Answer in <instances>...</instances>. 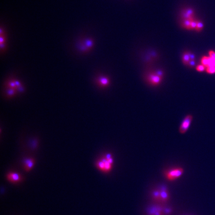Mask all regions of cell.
<instances>
[{
    "mask_svg": "<svg viewBox=\"0 0 215 215\" xmlns=\"http://www.w3.org/2000/svg\"><path fill=\"white\" fill-rule=\"evenodd\" d=\"M114 163V159L110 153H107L97 161L96 166L102 172L109 173L112 170Z\"/></svg>",
    "mask_w": 215,
    "mask_h": 215,
    "instance_id": "1",
    "label": "cell"
},
{
    "mask_svg": "<svg viewBox=\"0 0 215 215\" xmlns=\"http://www.w3.org/2000/svg\"><path fill=\"white\" fill-rule=\"evenodd\" d=\"M184 172L183 168L174 167L164 171V176L169 181H174L181 177Z\"/></svg>",
    "mask_w": 215,
    "mask_h": 215,
    "instance_id": "2",
    "label": "cell"
},
{
    "mask_svg": "<svg viewBox=\"0 0 215 215\" xmlns=\"http://www.w3.org/2000/svg\"><path fill=\"white\" fill-rule=\"evenodd\" d=\"M164 205L160 203H152L146 208V215H164Z\"/></svg>",
    "mask_w": 215,
    "mask_h": 215,
    "instance_id": "3",
    "label": "cell"
},
{
    "mask_svg": "<svg viewBox=\"0 0 215 215\" xmlns=\"http://www.w3.org/2000/svg\"><path fill=\"white\" fill-rule=\"evenodd\" d=\"M147 80L148 83L151 85H158L162 80V75L159 72L149 73L147 76Z\"/></svg>",
    "mask_w": 215,
    "mask_h": 215,
    "instance_id": "4",
    "label": "cell"
},
{
    "mask_svg": "<svg viewBox=\"0 0 215 215\" xmlns=\"http://www.w3.org/2000/svg\"><path fill=\"white\" fill-rule=\"evenodd\" d=\"M160 193V203L166 204L170 200V194L167 187L165 185H161L158 187Z\"/></svg>",
    "mask_w": 215,
    "mask_h": 215,
    "instance_id": "5",
    "label": "cell"
},
{
    "mask_svg": "<svg viewBox=\"0 0 215 215\" xmlns=\"http://www.w3.org/2000/svg\"><path fill=\"white\" fill-rule=\"evenodd\" d=\"M197 21L195 18L181 19V25L183 29L187 30H195L197 25Z\"/></svg>",
    "mask_w": 215,
    "mask_h": 215,
    "instance_id": "6",
    "label": "cell"
},
{
    "mask_svg": "<svg viewBox=\"0 0 215 215\" xmlns=\"http://www.w3.org/2000/svg\"><path fill=\"white\" fill-rule=\"evenodd\" d=\"M193 117L192 115H189L183 120L181 126H180L179 132L182 134L186 133L188 130L191 124L192 123Z\"/></svg>",
    "mask_w": 215,
    "mask_h": 215,
    "instance_id": "7",
    "label": "cell"
},
{
    "mask_svg": "<svg viewBox=\"0 0 215 215\" xmlns=\"http://www.w3.org/2000/svg\"><path fill=\"white\" fill-rule=\"evenodd\" d=\"M195 59V55L192 54L190 52H184L183 55L182 56V61L183 64L188 66L189 63L191 60H193Z\"/></svg>",
    "mask_w": 215,
    "mask_h": 215,
    "instance_id": "8",
    "label": "cell"
},
{
    "mask_svg": "<svg viewBox=\"0 0 215 215\" xmlns=\"http://www.w3.org/2000/svg\"><path fill=\"white\" fill-rule=\"evenodd\" d=\"M151 200L153 203H160V193L158 187L152 190L150 194Z\"/></svg>",
    "mask_w": 215,
    "mask_h": 215,
    "instance_id": "9",
    "label": "cell"
},
{
    "mask_svg": "<svg viewBox=\"0 0 215 215\" xmlns=\"http://www.w3.org/2000/svg\"><path fill=\"white\" fill-rule=\"evenodd\" d=\"M215 60L211 57L207 56H203L201 59V64L204 66L205 68L209 67L210 66H214V63Z\"/></svg>",
    "mask_w": 215,
    "mask_h": 215,
    "instance_id": "10",
    "label": "cell"
},
{
    "mask_svg": "<svg viewBox=\"0 0 215 215\" xmlns=\"http://www.w3.org/2000/svg\"><path fill=\"white\" fill-rule=\"evenodd\" d=\"M181 19L195 18V13L193 10L190 8H187L183 10L181 12Z\"/></svg>",
    "mask_w": 215,
    "mask_h": 215,
    "instance_id": "11",
    "label": "cell"
},
{
    "mask_svg": "<svg viewBox=\"0 0 215 215\" xmlns=\"http://www.w3.org/2000/svg\"><path fill=\"white\" fill-rule=\"evenodd\" d=\"M8 179L12 183H18L20 182L21 180V175L16 173L11 172L8 174Z\"/></svg>",
    "mask_w": 215,
    "mask_h": 215,
    "instance_id": "12",
    "label": "cell"
},
{
    "mask_svg": "<svg viewBox=\"0 0 215 215\" xmlns=\"http://www.w3.org/2000/svg\"><path fill=\"white\" fill-rule=\"evenodd\" d=\"M34 160L33 158H28L25 160L24 161V167L25 170L27 172H29L32 169L34 164Z\"/></svg>",
    "mask_w": 215,
    "mask_h": 215,
    "instance_id": "13",
    "label": "cell"
},
{
    "mask_svg": "<svg viewBox=\"0 0 215 215\" xmlns=\"http://www.w3.org/2000/svg\"><path fill=\"white\" fill-rule=\"evenodd\" d=\"M98 84L101 87H107L110 84V80L106 77H101L98 79Z\"/></svg>",
    "mask_w": 215,
    "mask_h": 215,
    "instance_id": "14",
    "label": "cell"
},
{
    "mask_svg": "<svg viewBox=\"0 0 215 215\" xmlns=\"http://www.w3.org/2000/svg\"><path fill=\"white\" fill-rule=\"evenodd\" d=\"M173 212L172 208L168 206L167 205H164L163 212L164 215H171Z\"/></svg>",
    "mask_w": 215,
    "mask_h": 215,
    "instance_id": "15",
    "label": "cell"
},
{
    "mask_svg": "<svg viewBox=\"0 0 215 215\" xmlns=\"http://www.w3.org/2000/svg\"><path fill=\"white\" fill-rule=\"evenodd\" d=\"M203 27H204V24H203V23L197 20V25H196V27L195 30H196L197 32H200L203 30Z\"/></svg>",
    "mask_w": 215,
    "mask_h": 215,
    "instance_id": "16",
    "label": "cell"
},
{
    "mask_svg": "<svg viewBox=\"0 0 215 215\" xmlns=\"http://www.w3.org/2000/svg\"><path fill=\"white\" fill-rule=\"evenodd\" d=\"M207 73L210 74H213L215 73V66H210L206 68Z\"/></svg>",
    "mask_w": 215,
    "mask_h": 215,
    "instance_id": "17",
    "label": "cell"
},
{
    "mask_svg": "<svg viewBox=\"0 0 215 215\" xmlns=\"http://www.w3.org/2000/svg\"><path fill=\"white\" fill-rule=\"evenodd\" d=\"M196 69L197 71L200 72H203V71L206 70V68H205V67L204 66H203V65H202L201 64L198 65L196 66Z\"/></svg>",
    "mask_w": 215,
    "mask_h": 215,
    "instance_id": "18",
    "label": "cell"
},
{
    "mask_svg": "<svg viewBox=\"0 0 215 215\" xmlns=\"http://www.w3.org/2000/svg\"><path fill=\"white\" fill-rule=\"evenodd\" d=\"M209 56H210L212 59H214L215 60V52L213 50H210L209 52Z\"/></svg>",
    "mask_w": 215,
    "mask_h": 215,
    "instance_id": "19",
    "label": "cell"
},
{
    "mask_svg": "<svg viewBox=\"0 0 215 215\" xmlns=\"http://www.w3.org/2000/svg\"><path fill=\"white\" fill-rule=\"evenodd\" d=\"M214 66H215V63H214Z\"/></svg>",
    "mask_w": 215,
    "mask_h": 215,
    "instance_id": "20",
    "label": "cell"
}]
</instances>
